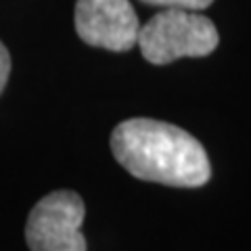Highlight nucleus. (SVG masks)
Masks as SVG:
<instances>
[{
    "mask_svg": "<svg viewBox=\"0 0 251 251\" xmlns=\"http://www.w3.org/2000/svg\"><path fill=\"white\" fill-rule=\"evenodd\" d=\"M111 151L138 180L168 186H203L211 178L209 157L193 134L168 122L132 117L115 126Z\"/></svg>",
    "mask_w": 251,
    "mask_h": 251,
    "instance_id": "nucleus-1",
    "label": "nucleus"
},
{
    "mask_svg": "<svg viewBox=\"0 0 251 251\" xmlns=\"http://www.w3.org/2000/svg\"><path fill=\"white\" fill-rule=\"evenodd\" d=\"M214 21L197 11L163 9L138 29L143 57L153 65H168L182 57H207L218 49Z\"/></svg>",
    "mask_w": 251,
    "mask_h": 251,
    "instance_id": "nucleus-2",
    "label": "nucleus"
},
{
    "mask_svg": "<svg viewBox=\"0 0 251 251\" xmlns=\"http://www.w3.org/2000/svg\"><path fill=\"white\" fill-rule=\"evenodd\" d=\"M84 201L74 191H54L29 211L25 241L31 251H86Z\"/></svg>",
    "mask_w": 251,
    "mask_h": 251,
    "instance_id": "nucleus-3",
    "label": "nucleus"
},
{
    "mask_svg": "<svg viewBox=\"0 0 251 251\" xmlns=\"http://www.w3.org/2000/svg\"><path fill=\"white\" fill-rule=\"evenodd\" d=\"M140 23L128 0H77L75 31L86 44L126 52L138 40Z\"/></svg>",
    "mask_w": 251,
    "mask_h": 251,
    "instance_id": "nucleus-4",
    "label": "nucleus"
},
{
    "mask_svg": "<svg viewBox=\"0 0 251 251\" xmlns=\"http://www.w3.org/2000/svg\"><path fill=\"white\" fill-rule=\"evenodd\" d=\"M145 4L161 6V9H186V11H203L214 0H143Z\"/></svg>",
    "mask_w": 251,
    "mask_h": 251,
    "instance_id": "nucleus-5",
    "label": "nucleus"
},
{
    "mask_svg": "<svg viewBox=\"0 0 251 251\" xmlns=\"http://www.w3.org/2000/svg\"><path fill=\"white\" fill-rule=\"evenodd\" d=\"M9 74H11V57L9 50L4 49V44L0 42V94H2L6 82H9Z\"/></svg>",
    "mask_w": 251,
    "mask_h": 251,
    "instance_id": "nucleus-6",
    "label": "nucleus"
}]
</instances>
